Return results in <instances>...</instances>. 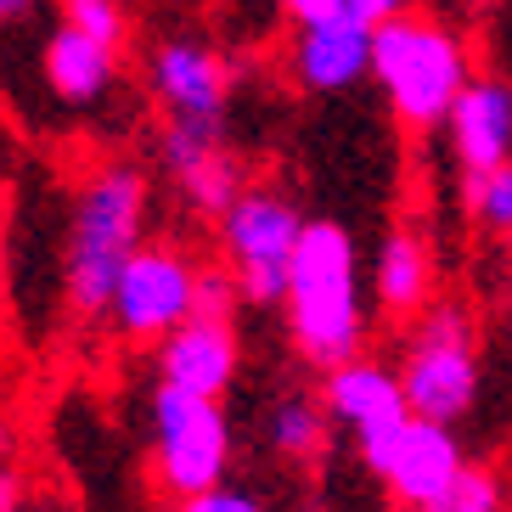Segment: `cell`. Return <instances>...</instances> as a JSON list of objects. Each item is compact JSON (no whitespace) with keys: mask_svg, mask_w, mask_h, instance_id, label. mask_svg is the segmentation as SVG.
I'll return each instance as SVG.
<instances>
[{"mask_svg":"<svg viewBox=\"0 0 512 512\" xmlns=\"http://www.w3.org/2000/svg\"><path fill=\"white\" fill-rule=\"evenodd\" d=\"M287 316H293L304 361H316L321 372L361 355V271H355V242L344 226H332V220L304 226L293 276H287Z\"/></svg>","mask_w":512,"mask_h":512,"instance_id":"cell-1","label":"cell"},{"mask_svg":"<svg viewBox=\"0 0 512 512\" xmlns=\"http://www.w3.org/2000/svg\"><path fill=\"white\" fill-rule=\"evenodd\" d=\"M141 220H147V181L130 164L102 169L74 209V242H68V304L79 316L113 310L124 265L141 248Z\"/></svg>","mask_w":512,"mask_h":512,"instance_id":"cell-2","label":"cell"},{"mask_svg":"<svg viewBox=\"0 0 512 512\" xmlns=\"http://www.w3.org/2000/svg\"><path fill=\"white\" fill-rule=\"evenodd\" d=\"M372 74L383 79L389 107L411 130L451 119L456 96L467 91V51L439 17L400 12L372 34Z\"/></svg>","mask_w":512,"mask_h":512,"instance_id":"cell-3","label":"cell"},{"mask_svg":"<svg viewBox=\"0 0 512 512\" xmlns=\"http://www.w3.org/2000/svg\"><path fill=\"white\" fill-rule=\"evenodd\" d=\"M406 400L428 422H456L479 400V355H473V316L462 304H434L417 321L400 366Z\"/></svg>","mask_w":512,"mask_h":512,"instance_id":"cell-4","label":"cell"},{"mask_svg":"<svg viewBox=\"0 0 512 512\" xmlns=\"http://www.w3.org/2000/svg\"><path fill=\"white\" fill-rule=\"evenodd\" d=\"M152 445H158V484L169 496H197V490H214L226 479V462H231V428L220 417L209 394H192V389H164L152 394Z\"/></svg>","mask_w":512,"mask_h":512,"instance_id":"cell-5","label":"cell"},{"mask_svg":"<svg viewBox=\"0 0 512 512\" xmlns=\"http://www.w3.org/2000/svg\"><path fill=\"white\" fill-rule=\"evenodd\" d=\"M220 220H226L220 231H226V259L242 282V299L254 304L287 299L293 254H299V237L310 220L276 192H242Z\"/></svg>","mask_w":512,"mask_h":512,"instance_id":"cell-6","label":"cell"},{"mask_svg":"<svg viewBox=\"0 0 512 512\" xmlns=\"http://www.w3.org/2000/svg\"><path fill=\"white\" fill-rule=\"evenodd\" d=\"M321 406H327L338 422L355 428L361 456H366L372 473H389L394 451H400V439H406L411 417H417L411 400H406V383H400L394 372H383V366H372V361L332 366L327 383H321Z\"/></svg>","mask_w":512,"mask_h":512,"instance_id":"cell-7","label":"cell"},{"mask_svg":"<svg viewBox=\"0 0 512 512\" xmlns=\"http://www.w3.org/2000/svg\"><path fill=\"white\" fill-rule=\"evenodd\" d=\"M192 304H197L192 259H181L175 248H136L107 316L124 338H169L175 327L192 321Z\"/></svg>","mask_w":512,"mask_h":512,"instance_id":"cell-8","label":"cell"},{"mask_svg":"<svg viewBox=\"0 0 512 512\" xmlns=\"http://www.w3.org/2000/svg\"><path fill=\"white\" fill-rule=\"evenodd\" d=\"M462 445L451 439V422H428V417H411L406 439L389 462V490L400 507H439L451 496V484L462 479Z\"/></svg>","mask_w":512,"mask_h":512,"instance_id":"cell-9","label":"cell"},{"mask_svg":"<svg viewBox=\"0 0 512 512\" xmlns=\"http://www.w3.org/2000/svg\"><path fill=\"white\" fill-rule=\"evenodd\" d=\"M372 23L355 12L321 17V23H299V46H293V68L310 91H349L355 79L372 74Z\"/></svg>","mask_w":512,"mask_h":512,"instance_id":"cell-10","label":"cell"},{"mask_svg":"<svg viewBox=\"0 0 512 512\" xmlns=\"http://www.w3.org/2000/svg\"><path fill=\"white\" fill-rule=\"evenodd\" d=\"M451 147L467 175L512 164V85L501 79H467V91L451 107Z\"/></svg>","mask_w":512,"mask_h":512,"instance_id":"cell-11","label":"cell"},{"mask_svg":"<svg viewBox=\"0 0 512 512\" xmlns=\"http://www.w3.org/2000/svg\"><path fill=\"white\" fill-rule=\"evenodd\" d=\"M158 372L164 383L175 389H192V394H220L231 389V377H237V338H231V321H186L175 327L169 338H158Z\"/></svg>","mask_w":512,"mask_h":512,"instance_id":"cell-12","label":"cell"},{"mask_svg":"<svg viewBox=\"0 0 512 512\" xmlns=\"http://www.w3.org/2000/svg\"><path fill=\"white\" fill-rule=\"evenodd\" d=\"M152 91H158L169 119H220V107H226V62L209 46L169 40L152 57Z\"/></svg>","mask_w":512,"mask_h":512,"instance_id":"cell-13","label":"cell"},{"mask_svg":"<svg viewBox=\"0 0 512 512\" xmlns=\"http://www.w3.org/2000/svg\"><path fill=\"white\" fill-rule=\"evenodd\" d=\"M46 79L62 102H74V107L96 102L107 91V79H113V46H96L91 34L62 23L46 46Z\"/></svg>","mask_w":512,"mask_h":512,"instance_id":"cell-14","label":"cell"},{"mask_svg":"<svg viewBox=\"0 0 512 512\" xmlns=\"http://www.w3.org/2000/svg\"><path fill=\"white\" fill-rule=\"evenodd\" d=\"M428 293H434V259H428L422 237L394 231L383 242V254H377V299H383V310L389 316H411V310L428 304Z\"/></svg>","mask_w":512,"mask_h":512,"instance_id":"cell-15","label":"cell"},{"mask_svg":"<svg viewBox=\"0 0 512 512\" xmlns=\"http://www.w3.org/2000/svg\"><path fill=\"white\" fill-rule=\"evenodd\" d=\"M271 445L282 456H316L327 445V406L304 400V394H287L282 406L271 411Z\"/></svg>","mask_w":512,"mask_h":512,"instance_id":"cell-16","label":"cell"},{"mask_svg":"<svg viewBox=\"0 0 512 512\" xmlns=\"http://www.w3.org/2000/svg\"><path fill=\"white\" fill-rule=\"evenodd\" d=\"M220 119H169L164 124V164L175 169V181L197 175V169L220 158Z\"/></svg>","mask_w":512,"mask_h":512,"instance_id":"cell-17","label":"cell"},{"mask_svg":"<svg viewBox=\"0 0 512 512\" xmlns=\"http://www.w3.org/2000/svg\"><path fill=\"white\" fill-rule=\"evenodd\" d=\"M186 197H192L197 209L209 214H226L231 203L242 197V164L231 158V152H220V158H209V164L197 169V175H186Z\"/></svg>","mask_w":512,"mask_h":512,"instance_id":"cell-18","label":"cell"},{"mask_svg":"<svg viewBox=\"0 0 512 512\" xmlns=\"http://www.w3.org/2000/svg\"><path fill=\"white\" fill-rule=\"evenodd\" d=\"M467 209L479 214L490 231H512V164L467 175Z\"/></svg>","mask_w":512,"mask_h":512,"instance_id":"cell-19","label":"cell"},{"mask_svg":"<svg viewBox=\"0 0 512 512\" xmlns=\"http://www.w3.org/2000/svg\"><path fill=\"white\" fill-rule=\"evenodd\" d=\"M237 299H242V282H237L231 265H209V271H197V304H192L197 321H231V316H237Z\"/></svg>","mask_w":512,"mask_h":512,"instance_id":"cell-20","label":"cell"},{"mask_svg":"<svg viewBox=\"0 0 512 512\" xmlns=\"http://www.w3.org/2000/svg\"><path fill=\"white\" fill-rule=\"evenodd\" d=\"M434 512H507V496H501L496 473H484V467H462V479L451 484V496L439 501Z\"/></svg>","mask_w":512,"mask_h":512,"instance_id":"cell-21","label":"cell"},{"mask_svg":"<svg viewBox=\"0 0 512 512\" xmlns=\"http://www.w3.org/2000/svg\"><path fill=\"white\" fill-rule=\"evenodd\" d=\"M68 6V23H74L79 34H91L96 46H124V12L119 0H62Z\"/></svg>","mask_w":512,"mask_h":512,"instance_id":"cell-22","label":"cell"},{"mask_svg":"<svg viewBox=\"0 0 512 512\" xmlns=\"http://www.w3.org/2000/svg\"><path fill=\"white\" fill-rule=\"evenodd\" d=\"M175 512H265L259 496L248 490H231V484H214V490H197V496H181Z\"/></svg>","mask_w":512,"mask_h":512,"instance_id":"cell-23","label":"cell"},{"mask_svg":"<svg viewBox=\"0 0 512 512\" xmlns=\"http://www.w3.org/2000/svg\"><path fill=\"white\" fill-rule=\"evenodd\" d=\"M344 6H349L355 17H361V23H372V29H377V23H389V17L406 12V0H344Z\"/></svg>","mask_w":512,"mask_h":512,"instance_id":"cell-24","label":"cell"},{"mask_svg":"<svg viewBox=\"0 0 512 512\" xmlns=\"http://www.w3.org/2000/svg\"><path fill=\"white\" fill-rule=\"evenodd\" d=\"M287 12L299 17V23H321V17H338L349 12L344 0H287Z\"/></svg>","mask_w":512,"mask_h":512,"instance_id":"cell-25","label":"cell"},{"mask_svg":"<svg viewBox=\"0 0 512 512\" xmlns=\"http://www.w3.org/2000/svg\"><path fill=\"white\" fill-rule=\"evenodd\" d=\"M34 0H0V23H12V17H29Z\"/></svg>","mask_w":512,"mask_h":512,"instance_id":"cell-26","label":"cell"},{"mask_svg":"<svg viewBox=\"0 0 512 512\" xmlns=\"http://www.w3.org/2000/svg\"><path fill=\"white\" fill-rule=\"evenodd\" d=\"M0 512H17V484L0 473Z\"/></svg>","mask_w":512,"mask_h":512,"instance_id":"cell-27","label":"cell"},{"mask_svg":"<svg viewBox=\"0 0 512 512\" xmlns=\"http://www.w3.org/2000/svg\"><path fill=\"white\" fill-rule=\"evenodd\" d=\"M406 512H434V507H406Z\"/></svg>","mask_w":512,"mask_h":512,"instance_id":"cell-28","label":"cell"},{"mask_svg":"<svg viewBox=\"0 0 512 512\" xmlns=\"http://www.w3.org/2000/svg\"><path fill=\"white\" fill-rule=\"evenodd\" d=\"M0 276H6V254H0Z\"/></svg>","mask_w":512,"mask_h":512,"instance_id":"cell-29","label":"cell"},{"mask_svg":"<svg viewBox=\"0 0 512 512\" xmlns=\"http://www.w3.org/2000/svg\"><path fill=\"white\" fill-rule=\"evenodd\" d=\"M0 445H6V439H0Z\"/></svg>","mask_w":512,"mask_h":512,"instance_id":"cell-30","label":"cell"}]
</instances>
